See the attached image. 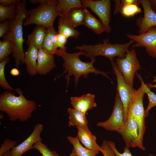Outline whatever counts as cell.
<instances>
[{
  "label": "cell",
  "instance_id": "obj_5",
  "mask_svg": "<svg viewBox=\"0 0 156 156\" xmlns=\"http://www.w3.org/2000/svg\"><path fill=\"white\" fill-rule=\"evenodd\" d=\"M58 1L57 0H47L36 8L29 10V16L23 22V26L34 24L46 29L53 27L55 20L60 15L56 9Z\"/></svg>",
  "mask_w": 156,
  "mask_h": 156
},
{
  "label": "cell",
  "instance_id": "obj_23",
  "mask_svg": "<svg viewBox=\"0 0 156 156\" xmlns=\"http://www.w3.org/2000/svg\"><path fill=\"white\" fill-rule=\"evenodd\" d=\"M67 112L69 114L68 123L70 126L77 127L88 126V122L86 114L73 108H68Z\"/></svg>",
  "mask_w": 156,
  "mask_h": 156
},
{
  "label": "cell",
  "instance_id": "obj_43",
  "mask_svg": "<svg viewBox=\"0 0 156 156\" xmlns=\"http://www.w3.org/2000/svg\"><path fill=\"white\" fill-rule=\"evenodd\" d=\"M153 82H155V84H152L151 83H149L147 84L148 87L150 88H156V77H154V79L153 80Z\"/></svg>",
  "mask_w": 156,
  "mask_h": 156
},
{
  "label": "cell",
  "instance_id": "obj_27",
  "mask_svg": "<svg viewBox=\"0 0 156 156\" xmlns=\"http://www.w3.org/2000/svg\"><path fill=\"white\" fill-rule=\"evenodd\" d=\"M136 75L140 81L141 85L145 93L147 94L148 100V105L145 110V116L146 118L148 116L150 110L153 107L156 106V94L152 91L151 89L148 87L147 84L144 83L140 75L137 73H136Z\"/></svg>",
  "mask_w": 156,
  "mask_h": 156
},
{
  "label": "cell",
  "instance_id": "obj_8",
  "mask_svg": "<svg viewBox=\"0 0 156 156\" xmlns=\"http://www.w3.org/2000/svg\"><path fill=\"white\" fill-rule=\"evenodd\" d=\"M126 121L124 107L118 93L116 94L112 113L104 122H98L97 126L109 131L118 132L123 126Z\"/></svg>",
  "mask_w": 156,
  "mask_h": 156
},
{
  "label": "cell",
  "instance_id": "obj_20",
  "mask_svg": "<svg viewBox=\"0 0 156 156\" xmlns=\"http://www.w3.org/2000/svg\"><path fill=\"white\" fill-rule=\"evenodd\" d=\"M47 29V34L42 48L51 54L57 55L58 49L56 45V36L57 33L53 26Z\"/></svg>",
  "mask_w": 156,
  "mask_h": 156
},
{
  "label": "cell",
  "instance_id": "obj_25",
  "mask_svg": "<svg viewBox=\"0 0 156 156\" xmlns=\"http://www.w3.org/2000/svg\"><path fill=\"white\" fill-rule=\"evenodd\" d=\"M66 138L73 145L77 156H96L99 151L98 150H90L83 147L77 137H74L69 135L66 137Z\"/></svg>",
  "mask_w": 156,
  "mask_h": 156
},
{
  "label": "cell",
  "instance_id": "obj_17",
  "mask_svg": "<svg viewBox=\"0 0 156 156\" xmlns=\"http://www.w3.org/2000/svg\"><path fill=\"white\" fill-rule=\"evenodd\" d=\"M77 137L85 147L90 150L100 151V146L96 142V138L93 134L88 126L78 127Z\"/></svg>",
  "mask_w": 156,
  "mask_h": 156
},
{
  "label": "cell",
  "instance_id": "obj_18",
  "mask_svg": "<svg viewBox=\"0 0 156 156\" xmlns=\"http://www.w3.org/2000/svg\"><path fill=\"white\" fill-rule=\"evenodd\" d=\"M38 50L33 46H30L25 53V62L26 65V71L31 77L38 74L37 64Z\"/></svg>",
  "mask_w": 156,
  "mask_h": 156
},
{
  "label": "cell",
  "instance_id": "obj_13",
  "mask_svg": "<svg viewBox=\"0 0 156 156\" xmlns=\"http://www.w3.org/2000/svg\"><path fill=\"white\" fill-rule=\"evenodd\" d=\"M144 10V16L136 19V24L140 34L151 27H156V13L152 9L150 0H140Z\"/></svg>",
  "mask_w": 156,
  "mask_h": 156
},
{
  "label": "cell",
  "instance_id": "obj_34",
  "mask_svg": "<svg viewBox=\"0 0 156 156\" xmlns=\"http://www.w3.org/2000/svg\"><path fill=\"white\" fill-rule=\"evenodd\" d=\"M68 38L65 35L57 32L56 36V45L60 50L66 51L65 45Z\"/></svg>",
  "mask_w": 156,
  "mask_h": 156
},
{
  "label": "cell",
  "instance_id": "obj_21",
  "mask_svg": "<svg viewBox=\"0 0 156 156\" xmlns=\"http://www.w3.org/2000/svg\"><path fill=\"white\" fill-rule=\"evenodd\" d=\"M84 19L83 25L92 30L98 34L106 31L105 28L102 23L86 9H83Z\"/></svg>",
  "mask_w": 156,
  "mask_h": 156
},
{
  "label": "cell",
  "instance_id": "obj_14",
  "mask_svg": "<svg viewBox=\"0 0 156 156\" xmlns=\"http://www.w3.org/2000/svg\"><path fill=\"white\" fill-rule=\"evenodd\" d=\"M44 129L43 125L38 123L34 126L31 134L24 141L17 145L11 151V156H21L28 151L32 149L34 144L42 141L40 135Z\"/></svg>",
  "mask_w": 156,
  "mask_h": 156
},
{
  "label": "cell",
  "instance_id": "obj_6",
  "mask_svg": "<svg viewBox=\"0 0 156 156\" xmlns=\"http://www.w3.org/2000/svg\"><path fill=\"white\" fill-rule=\"evenodd\" d=\"M145 93L142 85L136 90L134 97L130 102L127 109V113H130L136 121L138 126L139 140L143 144V140L146 127L145 118V110L143 100Z\"/></svg>",
  "mask_w": 156,
  "mask_h": 156
},
{
  "label": "cell",
  "instance_id": "obj_40",
  "mask_svg": "<svg viewBox=\"0 0 156 156\" xmlns=\"http://www.w3.org/2000/svg\"><path fill=\"white\" fill-rule=\"evenodd\" d=\"M120 2L122 6L127 4H134L139 6L140 3V0H121Z\"/></svg>",
  "mask_w": 156,
  "mask_h": 156
},
{
  "label": "cell",
  "instance_id": "obj_35",
  "mask_svg": "<svg viewBox=\"0 0 156 156\" xmlns=\"http://www.w3.org/2000/svg\"><path fill=\"white\" fill-rule=\"evenodd\" d=\"M100 151L104 156H116L114 152L111 147L108 141L103 140L100 146Z\"/></svg>",
  "mask_w": 156,
  "mask_h": 156
},
{
  "label": "cell",
  "instance_id": "obj_22",
  "mask_svg": "<svg viewBox=\"0 0 156 156\" xmlns=\"http://www.w3.org/2000/svg\"><path fill=\"white\" fill-rule=\"evenodd\" d=\"M58 22V33L62 34L68 38L72 37L77 39L81 33L75 28L63 16H59Z\"/></svg>",
  "mask_w": 156,
  "mask_h": 156
},
{
  "label": "cell",
  "instance_id": "obj_26",
  "mask_svg": "<svg viewBox=\"0 0 156 156\" xmlns=\"http://www.w3.org/2000/svg\"><path fill=\"white\" fill-rule=\"evenodd\" d=\"M75 8H85L80 0H59L56 9L59 16H64L70 10Z\"/></svg>",
  "mask_w": 156,
  "mask_h": 156
},
{
  "label": "cell",
  "instance_id": "obj_10",
  "mask_svg": "<svg viewBox=\"0 0 156 156\" xmlns=\"http://www.w3.org/2000/svg\"><path fill=\"white\" fill-rule=\"evenodd\" d=\"M81 3L85 8H88L99 18L104 26L106 32L109 33L112 30L110 25L111 1L110 0H81Z\"/></svg>",
  "mask_w": 156,
  "mask_h": 156
},
{
  "label": "cell",
  "instance_id": "obj_4",
  "mask_svg": "<svg viewBox=\"0 0 156 156\" xmlns=\"http://www.w3.org/2000/svg\"><path fill=\"white\" fill-rule=\"evenodd\" d=\"M135 42L134 40H130L124 44H112L109 42L108 39H105L103 43L94 45L83 44L76 46L75 49L84 51V55L90 57L91 60H96V56H102L107 58L112 62H113V59L115 57H124L129 49V47Z\"/></svg>",
  "mask_w": 156,
  "mask_h": 156
},
{
  "label": "cell",
  "instance_id": "obj_19",
  "mask_svg": "<svg viewBox=\"0 0 156 156\" xmlns=\"http://www.w3.org/2000/svg\"><path fill=\"white\" fill-rule=\"evenodd\" d=\"M47 32L44 26L36 25L32 33L28 35L26 43L28 47L33 46L38 49L42 48Z\"/></svg>",
  "mask_w": 156,
  "mask_h": 156
},
{
  "label": "cell",
  "instance_id": "obj_7",
  "mask_svg": "<svg viewBox=\"0 0 156 156\" xmlns=\"http://www.w3.org/2000/svg\"><path fill=\"white\" fill-rule=\"evenodd\" d=\"M116 64L126 83L133 87L135 74L141 68L135 49H129L123 58H117Z\"/></svg>",
  "mask_w": 156,
  "mask_h": 156
},
{
  "label": "cell",
  "instance_id": "obj_31",
  "mask_svg": "<svg viewBox=\"0 0 156 156\" xmlns=\"http://www.w3.org/2000/svg\"><path fill=\"white\" fill-rule=\"evenodd\" d=\"M13 52L11 43L7 40H0V62L8 56Z\"/></svg>",
  "mask_w": 156,
  "mask_h": 156
},
{
  "label": "cell",
  "instance_id": "obj_36",
  "mask_svg": "<svg viewBox=\"0 0 156 156\" xmlns=\"http://www.w3.org/2000/svg\"><path fill=\"white\" fill-rule=\"evenodd\" d=\"M111 147L114 151L116 156H133L129 149V148L125 146L123 150V152L122 153H120L117 149L115 143L111 141H108ZM148 156H156L155 155L150 154Z\"/></svg>",
  "mask_w": 156,
  "mask_h": 156
},
{
  "label": "cell",
  "instance_id": "obj_11",
  "mask_svg": "<svg viewBox=\"0 0 156 156\" xmlns=\"http://www.w3.org/2000/svg\"><path fill=\"white\" fill-rule=\"evenodd\" d=\"M127 36L135 42L131 45V49L143 47L148 55L156 58V27L151 28L146 32L140 34H127Z\"/></svg>",
  "mask_w": 156,
  "mask_h": 156
},
{
  "label": "cell",
  "instance_id": "obj_39",
  "mask_svg": "<svg viewBox=\"0 0 156 156\" xmlns=\"http://www.w3.org/2000/svg\"><path fill=\"white\" fill-rule=\"evenodd\" d=\"M115 2V7L113 12L114 15L120 13V11L122 7L121 3L120 0H114Z\"/></svg>",
  "mask_w": 156,
  "mask_h": 156
},
{
  "label": "cell",
  "instance_id": "obj_12",
  "mask_svg": "<svg viewBox=\"0 0 156 156\" xmlns=\"http://www.w3.org/2000/svg\"><path fill=\"white\" fill-rule=\"evenodd\" d=\"M111 63L116 76L117 93L123 106L126 121L127 116V109L129 105L135 96L137 90L130 86L126 83L121 72L117 67L116 63L114 62Z\"/></svg>",
  "mask_w": 156,
  "mask_h": 156
},
{
  "label": "cell",
  "instance_id": "obj_29",
  "mask_svg": "<svg viewBox=\"0 0 156 156\" xmlns=\"http://www.w3.org/2000/svg\"><path fill=\"white\" fill-rule=\"evenodd\" d=\"M10 61V58L8 57L0 62V86L4 90L12 91L14 89L7 81L5 74V66Z\"/></svg>",
  "mask_w": 156,
  "mask_h": 156
},
{
  "label": "cell",
  "instance_id": "obj_24",
  "mask_svg": "<svg viewBox=\"0 0 156 156\" xmlns=\"http://www.w3.org/2000/svg\"><path fill=\"white\" fill-rule=\"evenodd\" d=\"M82 8H75L70 10L63 16L74 28L83 25L84 12Z\"/></svg>",
  "mask_w": 156,
  "mask_h": 156
},
{
  "label": "cell",
  "instance_id": "obj_46",
  "mask_svg": "<svg viewBox=\"0 0 156 156\" xmlns=\"http://www.w3.org/2000/svg\"><path fill=\"white\" fill-rule=\"evenodd\" d=\"M69 156H77L73 148L71 154Z\"/></svg>",
  "mask_w": 156,
  "mask_h": 156
},
{
  "label": "cell",
  "instance_id": "obj_16",
  "mask_svg": "<svg viewBox=\"0 0 156 156\" xmlns=\"http://www.w3.org/2000/svg\"><path fill=\"white\" fill-rule=\"evenodd\" d=\"M95 96L90 93L79 97L72 96L70 98L71 104L75 110L86 114L89 110L95 107Z\"/></svg>",
  "mask_w": 156,
  "mask_h": 156
},
{
  "label": "cell",
  "instance_id": "obj_33",
  "mask_svg": "<svg viewBox=\"0 0 156 156\" xmlns=\"http://www.w3.org/2000/svg\"><path fill=\"white\" fill-rule=\"evenodd\" d=\"M17 141L16 140H12L9 139H5L2 144L0 148V156L5 152L10 151L16 146Z\"/></svg>",
  "mask_w": 156,
  "mask_h": 156
},
{
  "label": "cell",
  "instance_id": "obj_1",
  "mask_svg": "<svg viewBox=\"0 0 156 156\" xmlns=\"http://www.w3.org/2000/svg\"><path fill=\"white\" fill-rule=\"evenodd\" d=\"M15 90L18 96L12 91L6 90L0 94V110L7 114L10 121L27 122L36 109V103L26 99L20 88H16Z\"/></svg>",
  "mask_w": 156,
  "mask_h": 156
},
{
  "label": "cell",
  "instance_id": "obj_41",
  "mask_svg": "<svg viewBox=\"0 0 156 156\" xmlns=\"http://www.w3.org/2000/svg\"><path fill=\"white\" fill-rule=\"evenodd\" d=\"M10 73L13 76H17L19 75L20 71L16 68H13L11 69Z\"/></svg>",
  "mask_w": 156,
  "mask_h": 156
},
{
  "label": "cell",
  "instance_id": "obj_15",
  "mask_svg": "<svg viewBox=\"0 0 156 156\" xmlns=\"http://www.w3.org/2000/svg\"><path fill=\"white\" fill-rule=\"evenodd\" d=\"M56 67L54 55L42 48L39 49L37 64V74L40 75H46Z\"/></svg>",
  "mask_w": 156,
  "mask_h": 156
},
{
  "label": "cell",
  "instance_id": "obj_9",
  "mask_svg": "<svg viewBox=\"0 0 156 156\" xmlns=\"http://www.w3.org/2000/svg\"><path fill=\"white\" fill-rule=\"evenodd\" d=\"M118 132L121 135L126 146L129 148L138 147L143 151L145 150L139 140L138 124L130 113L128 112L126 120Z\"/></svg>",
  "mask_w": 156,
  "mask_h": 156
},
{
  "label": "cell",
  "instance_id": "obj_37",
  "mask_svg": "<svg viewBox=\"0 0 156 156\" xmlns=\"http://www.w3.org/2000/svg\"><path fill=\"white\" fill-rule=\"evenodd\" d=\"M10 20H7L0 23V38L2 37L8 32L10 27Z\"/></svg>",
  "mask_w": 156,
  "mask_h": 156
},
{
  "label": "cell",
  "instance_id": "obj_2",
  "mask_svg": "<svg viewBox=\"0 0 156 156\" xmlns=\"http://www.w3.org/2000/svg\"><path fill=\"white\" fill-rule=\"evenodd\" d=\"M26 0H23L16 4V17L10 20L9 29L2 37L3 40L8 41L12 43L13 47L12 57L14 59L16 68L25 64L22 25L24 20L27 19L29 15V11L26 8Z\"/></svg>",
  "mask_w": 156,
  "mask_h": 156
},
{
  "label": "cell",
  "instance_id": "obj_32",
  "mask_svg": "<svg viewBox=\"0 0 156 156\" xmlns=\"http://www.w3.org/2000/svg\"><path fill=\"white\" fill-rule=\"evenodd\" d=\"M32 149L38 151L42 156H59L56 151L49 149L42 141L38 142L34 144Z\"/></svg>",
  "mask_w": 156,
  "mask_h": 156
},
{
  "label": "cell",
  "instance_id": "obj_38",
  "mask_svg": "<svg viewBox=\"0 0 156 156\" xmlns=\"http://www.w3.org/2000/svg\"><path fill=\"white\" fill-rule=\"evenodd\" d=\"M20 0H0V4L4 6H8L13 4L16 5L21 1Z\"/></svg>",
  "mask_w": 156,
  "mask_h": 156
},
{
  "label": "cell",
  "instance_id": "obj_28",
  "mask_svg": "<svg viewBox=\"0 0 156 156\" xmlns=\"http://www.w3.org/2000/svg\"><path fill=\"white\" fill-rule=\"evenodd\" d=\"M16 5L13 4L8 6L0 5V22H3L7 20H11L16 17Z\"/></svg>",
  "mask_w": 156,
  "mask_h": 156
},
{
  "label": "cell",
  "instance_id": "obj_44",
  "mask_svg": "<svg viewBox=\"0 0 156 156\" xmlns=\"http://www.w3.org/2000/svg\"><path fill=\"white\" fill-rule=\"evenodd\" d=\"M150 0L152 9L156 13V0Z\"/></svg>",
  "mask_w": 156,
  "mask_h": 156
},
{
  "label": "cell",
  "instance_id": "obj_45",
  "mask_svg": "<svg viewBox=\"0 0 156 156\" xmlns=\"http://www.w3.org/2000/svg\"><path fill=\"white\" fill-rule=\"evenodd\" d=\"M11 151H9L3 153L1 156H11Z\"/></svg>",
  "mask_w": 156,
  "mask_h": 156
},
{
  "label": "cell",
  "instance_id": "obj_42",
  "mask_svg": "<svg viewBox=\"0 0 156 156\" xmlns=\"http://www.w3.org/2000/svg\"><path fill=\"white\" fill-rule=\"evenodd\" d=\"M47 0H30L29 1L33 4H39L43 3L47 1Z\"/></svg>",
  "mask_w": 156,
  "mask_h": 156
},
{
  "label": "cell",
  "instance_id": "obj_47",
  "mask_svg": "<svg viewBox=\"0 0 156 156\" xmlns=\"http://www.w3.org/2000/svg\"><path fill=\"white\" fill-rule=\"evenodd\" d=\"M3 117V115L2 114H0V119H2Z\"/></svg>",
  "mask_w": 156,
  "mask_h": 156
},
{
  "label": "cell",
  "instance_id": "obj_30",
  "mask_svg": "<svg viewBox=\"0 0 156 156\" xmlns=\"http://www.w3.org/2000/svg\"><path fill=\"white\" fill-rule=\"evenodd\" d=\"M141 12V9L139 6L134 4H127L122 6L120 13L124 16L129 17Z\"/></svg>",
  "mask_w": 156,
  "mask_h": 156
},
{
  "label": "cell",
  "instance_id": "obj_3",
  "mask_svg": "<svg viewBox=\"0 0 156 156\" xmlns=\"http://www.w3.org/2000/svg\"><path fill=\"white\" fill-rule=\"evenodd\" d=\"M84 51H79L77 53H70L66 51H63L58 49L57 55L61 57L63 61V67L64 68L63 73L57 78L66 74L65 78L67 80L66 92L70 80V77L74 76L75 88L78 84L79 78L83 76L84 78H87L89 74L94 73L95 75H101L108 79L112 82L108 76L109 72H105L96 69L93 64L96 60H91L90 62H85L81 61L79 58L80 55H85Z\"/></svg>",
  "mask_w": 156,
  "mask_h": 156
}]
</instances>
